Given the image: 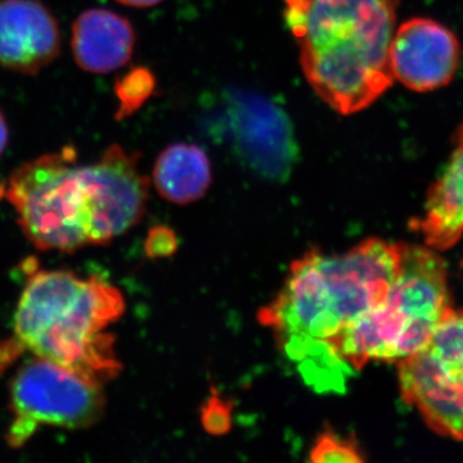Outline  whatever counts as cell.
Listing matches in <instances>:
<instances>
[{"instance_id": "19", "label": "cell", "mask_w": 463, "mask_h": 463, "mask_svg": "<svg viewBox=\"0 0 463 463\" xmlns=\"http://www.w3.org/2000/svg\"><path fill=\"white\" fill-rule=\"evenodd\" d=\"M120 5H128V7L148 8L160 5L164 0H118Z\"/></svg>"}, {"instance_id": "16", "label": "cell", "mask_w": 463, "mask_h": 463, "mask_svg": "<svg viewBox=\"0 0 463 463\" xmlns=\"http://www.w3.org/2000/svg\"><path fill=\"white\" fill-rule=\"evenodd\" d=\"M309 459L316 463L364 462V452L353 437H343L339 432L326 429L317 437Z\"/></svg>"}, {"instance_id": "18", "label": "cell", "mask_w": 463, "mask_h": 463, "mask_svg": "<svg viewBox=\"0 0 463 463\" xmlns=\"http://www.w3.org/2000/svg\"><path fill=\"white\" fill-rule=\"evenodd\" d=\"M179 241L175 231L166 225H157L148 232L145 251L148 258H170L178 250Z\"/></svg>"}, {"instance_id": "10", "label": "cell", "mask_w": 463, "mask_h": 463, "mask_svg": "<svg viewBox=\"0 0 463 463\" xmlns=\"http://www.w3.org/2000/svg\"><path fill=\"white\" fill-rule=\"evenodd\" d=\"M459 61L456 33L432 18H410L395 30L390 66L394 79L410 90L429 93L447 87Z\"/></svg>"}, {"instance_id": "9", "label": "cell", "mask_w": 463, "mask_h": 463, "mask_svg": "<svg viewBox=\"0 0 463 463\" xmlns=\"http://www.w3.org/2000/svg\"><path fill=\"white\" fill-rule=\"evenodd\" d=\"M228 114L242 163L267 181H286L298 152L288 115L264 97L242 91L231 94Z\"/></svg>"}, {"instance_id": "5", "label": "cell", "mask_w": 463, "mask_h": 463, "mask_svg": "<svg viewBox=\"0 0 463 463\" xmlns=\"http://www.w3.org/2000/svg\"><path fill=\"white\" fill-rule=\"evenodd\" d=\"M5 196L36 248L72 252L90 245L75 148L65 147L17 167Z\"/></svg>"}, {"instance_id": "3", "label": "cell", "mask_w": 463, "mask_h": 463, "mask_svg": "<svg viewBox=\"0 0 463 463\" xmlns=\"http://www.w3.org/2000/svg\"><path fill=\"white\" fill-rule=\"evenodd\" d=\"M125 312L120 289L66 270L32 274L14 315V349L62 365L100 385L121 371L106 330Z\"/></svg>"}, {"instance_id": "17", "label": "cell", "mask_w": 463, "mask_h": 463, "mask_svg": "<svg viewBox=\"0 0 463 463\" xmlns=\"http://www.w3.org/2000/svg\"><path fill=\"white\" fill-rule=\"evenodd\" d=\"M201 425L207 434L223 437L233 425V404L213 392L201 408Z\"/></svg>"}, {"instance_id": "21", "label": "cell", "mask_w": 463, "mask_h": 463, "mask_svg": "<svg viewBox=\"0 0 463 463\" xmlns=\"http://www.w3.org/2000/svg\"><path fill=\"white\" fill-rule=\"evenodd\" d=\"M5 185L0 184V197L5 196Z\"/></svg>"}, {"instance_id": "1", "label": "cell", "mask_w": 463, "mask_h": 463, "mask_svg": "<svg viewBox=\"0 0 463 463\" xmlns=\"http://www.w3.org/2000/svg\"><path fill=\"white\" fill-rule=\"evenodd\" d=\"M403 243L367 239L341 254L313 249L292 261L282 288L258 319L306 370L326 341L381 306L397 282Z\"/></svg>"}, {"instance_id": "12", "label": "cell", "mask_w": 463, "mask_h": 463, "mask_svg": "<svg viewBox=\"0 0 463 463\" xmlns=\"http://www.w3.org/2000/svg\"><path fill=\"white\" fill-rule=\"evenodd\" d=\"M453 145L449 161L428 192L421 218L411 221V228L422 234L426 246L437 251L463 242V121Z\"/></svg>"}, {"instance_id": "6", "label": "cell", "mask_w": 463, "mask_h": 463, "mask_svg": "<svg viewBox=\"0 0 463 463\" xmlns=\"http://www.w3.org/2000/svg\"><path fill=\"white\" fill-rule=\"evenodd\" d=\"M402 399L432 431L463 441V309H452L430 339L398 361Z\"/></svg>"}, {"instance_id": "15", "label": "cell", "mask_w": 463, "mask_h": 463, "mask_svg": "<svg viewBox=\"0 0 463 463\" xmlns=\"http://www.w3.org/2000/svg\"><path fill=\"white\" fill-rule=\"evenodd\" d=\"M155 87H156V81L154 74L143 67L134 69L118 79L115 93L120 106L116 118H125L133 115L154 93Z\"/></svg>"}, {"instance_id": "2", "label": "cell", "mask_w": 463, "mask_h": 463, "mask_svg": "<svg viewBox=\"0 0 463 463\" xmlns=\"http://www.w3.org/2000/svg\"><path fill=\"white\" fill-rule=\"evenodd\" d=\"M398 7L399 0H285L304 76L339 114L364 111L392 87Z\"/></svg>"}, {"instance_id": "8", "label": "cell", "mask_w": 463, "mask_h": 463, "mask_svg": "<svg viewBox=\"0 0 463 463\" xmlns=\"http://www.w3.org/2000/svg\"><path fill=\"white\" fill-rule=\"evenodd\" d=\"M139 155L109 146L90 165L81 167L90 245H106L141 222L149 179L139 172Z\"/></svg>"}, {"instance_id": "14", "label": "cell", "mask_w": 463, "mask_h": 463, "mask_svg": "<svg viewBox=\"0 0 463 463\" xmlns=\"http://www.w3.org/2000/svg\"><path fill=\"white\" fill-rule=\"evenodd\" d=\"M152 175L158 194L175 205H188L203 199L213 182L212 164L206 152L191 143H176L164 149Z\"/></svg>"}, {"instance_id": "11", "label": "cell", "mask_w": 463, "mask_h": 463, "mask_svg": "<svg viewBox=\"0 0 463 463\" xmlns=\"http://www.w3.org/2000/svg\"><path fill=\"white\" fill-rule=\"evenodd\" d=\"M61 52L56 17L38 0H0V67L35 75Z\"/></svg>"}, {"instance_id": "7", "label": "cell", "mask_w": 463, "mask_h": 463, "mask_svg": "<svg viewBox=\"0 0 463 463\" xmlns=\"http://www.w3.org/2000/svg\"><path fill=\"white\" fill-rule=\"evenodd\" d=\"M105 404L103 385L35 356L12 380L14 420L8 443L23 446L41 425L72 430L90 428L99 421Z\"/></svg>"}, {"instance_id": "13", "label": "cell", "mask_w": 463, "mask_h": 463, "mask_svg": "<svg viewBox=\"0 0 463 463\" xmlns=\"http://www.w3.org/2000/svg\"><path fill=\"white\" fill-rule=\"evenodd\" d=\"M136 33L128 18L109 9H88L72 26L75 62L90 74H109L133 56Z\"/></svg>"}, {"instance_id": "20", "label": "cell", "mask_w": 463, "mask_h": 463, "mask_svg": "<svg viewBox=\"0 0 463 463\" xmlns=\"http://www.w3.org/2000/svg\"><path fill=\"white\" fill-rule=\"evenodd\" d=\"M8 127L5 116L0 112V155L3 154L8 145Z\"/></svg>"}, {"instance_id": "4", "label": "cell", "mask_w": 463, "mask_h": 463, "mask_svg": "<svg viewBox=\"0 0 463 463\" xmlns=\"http://www.w3.org/2000/svg\"><path fill=\"white\" fill-rule=\"evenodd\" d=\"M446 261L429 246L403 243V261L388 298L326 341L312 370L328 386L373 361H401L419 350L452 310Z\"/></svg>"}]
</instances>
